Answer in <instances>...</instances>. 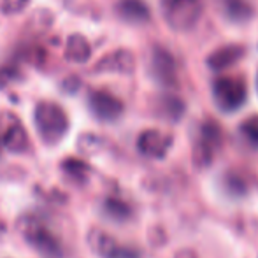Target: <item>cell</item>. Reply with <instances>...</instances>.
Returning <instances> with one entry per match:
<instances>
[{
  "mask_svg": "<svg viewBox=\"0 0 258 258\" xmlns=\"http://www.w3.org/2000/svg\"><path fill=\"white\" fill-rule=\"evenodd\" d=\"M35 128L46 144H58L69 132V118L65 111L54 102L37 104L34 112Z\"/></svg>",
  "mask_w": 258,
  "mask_h": 258,
  "instance_id": "cell-1",
  "label": "cell"
},
{
  "mask_svg": "<svg viewBox=\"0 0 258 258\" xmlns=\"http://www.w3.org/2000/svg\"><path fill=\"white\" fill-rule=\"evenodd\" d=\"M204 11L202 0H160V13L167 25L176 32L191 30Z\"/></svg>",
  "mask_w": 258,
  "mask_h": 258,
  "instance_id": "cell-2",
  "label": "cell"
},
{
  "mask_svg": "<svg viewBox=\"0 0 258 258\" xmlns=\"http://www.w3.org/2000/svg\"><path fill=\"white\" fill-rule=\"evenodd\" d=\"M248 88L241 78L221 76L213 83V100L223 112H235L246 104Z\"/></svg>",
  "mask_w": 258,
  "mask_h": 258,
  "instance_id": "cell-3",
  "label": "cell"
},
{
  "mask_svg": "<svg viewBox=\"0 0 258 258\" xmlns=\"http://www.w3.org/2000/svg\"><path fill=\"white\" fill-rule=\"evenodd\" d=\"M221 143V128L218 123L206 121L201 126V137H199L197 144H195L194 160L197 167H206L211 163L216 150L220 148Z\"/></svg>",
  "mask_w": 258,
  "mask_h": 258,
  "instance_id": "cell-4",
  "label": "cell"
},
{
  "mask_svg": "<svg viewBox=\"0 0 258 258\" xmlns=\"http://www.w3.org/2000/svg\"><path fill=\"white\" fill-rule=\"evenodd\" d=\"M150 74L160 85L170 86L177 79V69L174 56L162 46H155L150 54Z\"/></svg>",
  "mask_w": 258,
  "mask_h": 258,
  "instance_id": "cell-5",
  "label": "cell"
},
{
  "mask_svg": "<svg viewBox=\"0 0 258 258\" xmlns=\"http://www.w3.org/2000/svg\"><path fill=\"white\" fill-rule=\"evenodd\" d=\"M88 107L92 114L100 121H114L123 114V104L118 97L109 92L97 90L88 95Z\"/></svg>",
  "mask_w": 258,
  "mask_h": 258,
  "instance_id": "cell-6",
  "label": "cell"
},
{
  "mask_svg": "<svg viewBox=\"0 0 258 258\" xmlns=\"http://www.w3.org/2000/svg\"><path fill=\"white\" fill-rule=\"evenodd\" d=\"M172 146V137L156 128L144 130L137 139V150L148 158H163Z\"/></svg>",
  "mask_w": 258,
  "mask_h": 258,
  "instance_id": "cell-7",
  "label": "cell"
},
{
  "mask_svg": "<svg viewBox=\"0 0 258 258\" xmlns=\"http://www.w3.org/2000/svg\"><path fill=\"white\" fill-rule=\"evenodd\" d=\"M99 74H132L136 71V56L128 49H116L107 53L95 65Z\"/></svg>",
  "mask_w": 258,
  "mask_h": 258,
  "instance_id": "cell-8",
  "label": "cell"
},
{
  "mask_svg": "<svg viewBox=\"0 0 258 258\" xmlns=\"http://www.w3.org/2000/svg\"><path fill=\"white\" fill-rule=\"evenodd\" d=\"M21 232H23V237L27 239L35 249H39V251L46 253V255H54V253L58 251L56 239H54L39 221L28 218L27 221H23Z\"/></svg>",
  "mask_w": 258,
  "mask_h": 258,
  "instance_id": "cell-9",
  "label": "cell"
},
{
  "mask_svg": "<svg viewBox=\"0 0 258 258\" xmlns=\"http://www.w3.org/2000/svg\"><path fill=\"white\" fill-rule=\"evenodd\" d=\"M92 249L102 258H137L136 253L121 248L112 237H109L102 230H93L88 237Z\"/></svg>",
  "mask_w": 258,
  "mask_h": 258,
  "instance_id": "cell-10",
  "label": "cell"
},
{
  "mask_svg": "<svg viewBox=\"0 0 258 258\" xmlns=\"http://www.w3.org/2000/svg\"><path fill=\"white\" fill-rule=\"evenodd\" d=\"M244 54L246 48H242L241 44H225L221 48L214 49L213 53H209V56L206 58V63L211 71L221 72L237 63Z\"/></svg>",
  "mask_w": 258,
  "mask_h": 258,
  "instance_id": "cell-11",
  "label": "cell"
},
{
  "mask_svg": "<svg viewBox=\"0 0 258 258\" xmlns=\"http://www.w3.org/2000/svg\"><path fill=\"white\" fill-rule=\"evenodd\" d=\"M116 13L123 21L132 25H141L150 21V7L143 0H119L116 4Z\"/></svg>",
  "mask_w": 258,
  "mask_h": 258,
  "instance_id": "cell-12",
  "label": "cell"
},
{
  "mask_svg": "<svg viewBox=\"0 0 258 258\" xmlns=\"http://www.w3.org/2000/svg\"><path fill=\"white\" fill-rule=\"evenodd\" d=\"M216 6L221 16L232 23H244L253 16V7L248 0H216Z\"/></svg>",
  "mask_w": 258,
  "mask_h": 258,
  "instance_id": "cell-13",
  "label": "cell"
},
{
  "mask_svg": "<svg viewBox=\"0 0 258 258\" xmlns=\"http://www.w3.org/2000/svg\"><path fill=\"white\" fill-rule=\"evenodd\" d=\"M92 56V46L88 39L79 34H74L65 42V58L72 63H86Z\"/></svg>",
  "mask_w": 258,
  "mask_h": 258,
  "instance_id": "cell-14",
  "label": "cell"
},
{
  "mask_svg": "<svg viewBox=\"0 0 258 258\" xmlns=\"http://www.w3.org/2000/svg\"><path fill=\"white\" fill-rule=\"evenodd\" d=\"M2 144L13 153H25L30 146V141H28V134L23 126L18 121H14L13 125H9L6 128L2 136Z\"/></svg>",
  "mask_w": 258,
  "mask_h": 258,
  "instance_id": "cell-15",
  "label": "cell"
},
{
  "mask_svg": "<svg viewBox=\"0 0 258 258\" xmlns=\"http://www.w3.org/2000/svg\"><path fill=\"white\" fill-rule=\"evenodd\" d=\"M241 134L244 136V139L248 143H251L253 146H258V114L248 116L244 121L239 126Z\"/></svg>",
  "mask_w": 258,
  "mask_h": 258,
  "instance_id": "cell-16",
  "label": "cell"
},
{
  "mask_svg": "<svg viewBox=\"0 0 258 258\" xmlns=\"http://www.w3.org/2000/svg\"><path fill=\"white\" fill-rule=\"evenodd\" d=\"M105 211H107V214H111L112 218H116V220H125V218L128 216V207L123 204V202L114 201V199L105 201Z\"/></svg>",
  "mask_w": 258,
  "mask_h": 258,
  "instance_id": "cell-17",
  "label": "cell"
},
{
  "mask_svg": "<svg viewBox=\"0 0 258 258\" xmlns=\"http://www.w3.org/2000/svg\"><path fill=\"white\" fill-rule=\"evenodd\" d=\"M63 169L67 170V174H71V176L74 177H85V172L88 170V165H86L85 162H81V160H65L63 162Z\"/></svg>",
  "mask_w": 258,
  "mask_h": 258,
  "instance_id": "cell-18",
  "label": "cell"
},
{
  "mask_svg": "<svg viewBox=\"0 0 258 258\" xmlns=\"http://www.w3.org/2000/svg\"><path fill=\"white\" fill-rule=\"evenodd\" d=\"M28 0H2L0 7H2V13L6 14H18L27 7Z\"/></svg>",
  "mask_w": 258,
  "mask_h": 258,
  "instance_id": "cell-19",
  "label": "cell"
},
{
  "mask_svg": "<svg viewBox=\"0 0 258 258\" xmlns=\"http://www.w3.org/2000/svg\"><path fill=\"white\" fill-rule=\"evenodd\" d=\"M255 85H256V93H258V71H256V76H255Z\"/></svg>",
  "mask_w": 258,
  "mask_h": 258,
  "instance_id": "cell-20",
  "label": "cell"
}]
</instances>
